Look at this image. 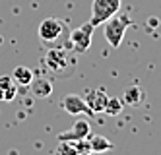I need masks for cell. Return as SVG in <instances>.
<instances>
[{
    "label": "cell",
    "instance_id": "4",
    "mask_svg": "<svg viewBox=\"0 0 161 155\" xmlns=\"http://www.w3.org/2000/svg\"><path fill=\"white\" fill-rule=\"evenodd\" d=\"M128 25H130V18L122 16V14H114L113 18H109L105 21V29H103V33H105V39H107V43L113 47V49H119L120 47Z\"/></svg>",
    "mask_w": 161,
    "mask_h": 155
},
{
    "label": "cell",
    "instance_id": "12",
    "mask_svg": "<svg viewBox=\"0 0 161 155\" xmlns=\"http://www.w3.org/2000/svg\"><path fill=\"white\" fill-rule=\"evenodd\" d=\"M87 141H89V149L93 153H105V151H111L113 149V141L107 140L105 136H87Z\"/></svg>",
    "mask_w": 161,
    "mask_h": 155
},
{
    "label": "cell",
    "instance_id": "15",
    "mask_svg": "<svg viewBox=\"0 0 161 155\" xmlns=\"http://www.w3.org/2000/svg\"><path fill=\"white\" fill-rule=\"evenodd\" d=\"M109 116H114V114H120L122 113V101L117 99V97H109L107 99V105H105V111Z\"/></svg>",
    "mask_w": 161,
    "mask_h": 155
},
{
    "label": "cell",
    "instance_id": "16",
    "mask_svg": "<svg viewBox=\"0 0 161 155\" xmlns=\"http://www.w3.org/2000/svg\"><path fill=\"white\" fill-rule=\"evenodd\" d=\"M78 155H95V153H93V151H80Z\"/></svg>",
    "mask_w": 161,
    "mask_h": 155
},
{
    "label": "cell",
    "instance_id": "3",
    "mask_svg": "<svg viewBox=\"0 0 161 155\" xmlns=\"http://www.w3.org/2000/svg\"><path fill=\"white\" fill-rule=\"evenodd\" d=\"M93 29H95V25L91 21H86L84 25L72 29L68 33V49L76 54H82V53L89 51L91 39H93Z\"/></svg>",
    "mask_w": 161,
    "mask_h": 155
},
{
    "label": "cell",
    "instance_id": "14",
    "mask_svg": "<svg viewBox=\"0 0 161 155\" xmlns=\"http://www.w3.org/2000/svg\"><path fill=\"white\" fill-rule=\"evenodd\" d=\"M78 147L74 141H64V140H58V146L54 149V155H78Z\"/></svg>",
    "mask_w": 161,
    "mask_h": 155
},
{
    "label": "cell",
    "instance_id": "11",
    "mask_svg": "<svg viewBox=\"0 0 161 155\" xmlns=\"http://www.w3.org/2000/svg\"><path fill=\"white\" fill-rule=\"evenodd\" d=\"M122 101L126 105H130V107H140L144 101H146V91L142 87H138V86H132L124 91V97Z\"/></svg>",
    "mask_w": 161,
    "mask_h": 155
},
{
    "label": "cell",
    "instance_id": "9",
    "mask_svg": "<svg viewBox=\"0 0 161 155\" xmlns=\"http://www.w3.org/2000/svg\"><path fill=\"white\" fill-rule=\"evenodd\" d=\"M29 91H31L33 97L45 99V97H49V95L53 93V81L47 80V78H35L33 76V80L29 83Z\"/></svg>",
    "mask_w": 161,
    "mask_h": 155
},
{
    "label": "cell",
    "instance_id": "7",
    "mask_svg": "<svg viewBox=\"0 0 161 155\" xmlns=\"http://www.w3.org/2000/svg\"><path fill=\"white\" fill-rule=\"evenodd\" d=\"M62 109L68 113V114H87V116H93V113H91V109L87 107V103L84 101V97H80V95H66V97H62Z\"/></svg>",
    "mask_w": 161,
    "mask_h": 155
},
{
    "label": "cell",
    "instance_id": "10",
    "mask_svg": "<svg viewBox=\"0 0 161 155\" xmlns=\"http://www.w3.org/2000/svg\"><path fill=\"white\" fill-rule=\"evenodd\" d=\"M18 93V83L12 76H0V101H12Z\"/></svg>",
    "mask_w": 161,
    "mask_h": 155
},
{
    "label": "cell",
    "instance_id": "2",
    "mask_svg": "<svg viewBox=\"0 0 161 155\" xmlns=\"http://www.w3.org/2000/svg\"><path fill=\"white\" fill-rule=\"evenodd\" d=\"M39 39L47 45H53V47H62L60 39H68L66 25L56 18L43 19L41 25H39Z\"/></svg>",
    "mask_w": 161,
    "mask_h": 155
},
{
    "label": "cell",
    "instance_id": "1",
    "mask_svg": "<svg viewBox=\"0 0 161 155\" xmlns=\"http://www.w3.org/2000/svg\"><path fill=\"white\" fill-rule=\"evenodd\" d=\"M45 66L53 74L68 78L76 68V60H74L70 49H66V47H51L49 53L45 54Z\"/></svg>",
    "mask_w": 161,
    "mask_h": 155
},
{
    "label": "cell",
    "instance_id": "13",
    "mask_svg": "<svg viewBox=\"0 0 161 155\" xmlns=\"http://www.w3.org/2000/svg\"><path fill=\"white\" fill-rule=\"evenodd\" d=\"M12 80L18 83V86H29L33 80V72L27 66H16L12 72Z\"/></svg>",
    "mask_w": 161,
    "mask_h": 155
},
{
    "label": "cell",
    "instance_id": "8",
    "mask_svg": "<svg viewBox=\"0 0 161 155\" xmlns=\"http://www.w3.org/2000/svg\"><path fill=\"white\" fill-rule=\"evenodd\" d=\"M107 99H109V95H107L105 89H89V91H86V95H84V101L87 103V107L91 109V113H93V114L105 111Z\"/></svg>",
    "mask_w": 161,
    "mask_h": 155
},
{
    "label": "cell",
    "instance_id": "6",
    "mask_svg": "<svg viewBox=\"0 0 161 155\" xmlns=\"http://www.w3.org/2000/svg\"><path fill=\"white\" fill-rule=\"evenodd\" d=\"M91 134V124L87 118H80L72 124V128H68L66 132H60L58 134V140H64V141H80V140H86L87 136Z\"/></svg>",
    "mask_w": 161,
    "mask_h": 155
},
{
    "label": "cell",
    "instance_id": "5",
    "mask_svg": "<svg viewBox=\"0 0 161 155\" xmlns=\"http://www.w3.org/2000/svg\"><path fill=\"white\" fill-rule=\"evenodd\" d=\"M120 10V0H93L91 2V23L99 25L105 23L109 18H113L114 14H119Z\"/></svg>",
    "mask_w": 161,
    "mask_h": 155
}]
</instances>
